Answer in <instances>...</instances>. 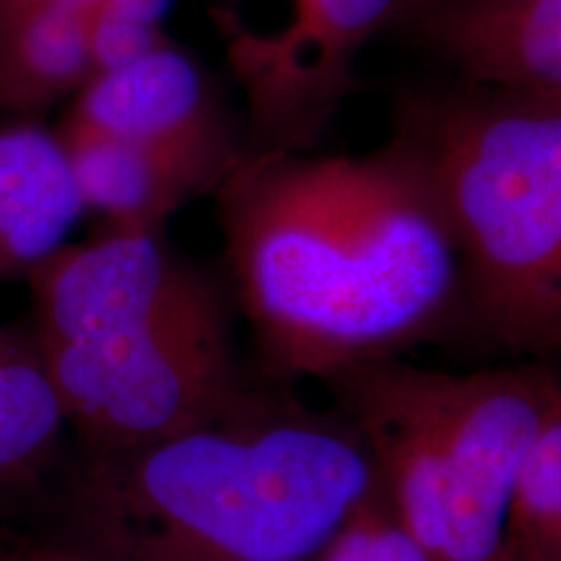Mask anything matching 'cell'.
<instances>
[{"mask_svg":"<svg viewBox=\"0 0 561 561\" xmlns=\"http://www.w3.org/2000/svg\"><path fill=\"white\" fill-rule=\"evenodd\" d=\"M214 195L237 299L278 375L385 359L458 299L450 219L403 140L362 157L244 151Z\"/></svg>","mask_w":561,"mask_h":561,"instance_id":"cell-1","label":"cell"},{"mask_svg":"<svg viewBox=\"0 0 561 561\" xmlns=\"http://www.w3.org/2000/svg\"><path fill=\"white\" fill-rule=\"evenodd\" d=\"M375 483L341 416L244 398L178 437L91 453L68 515L100 561H307Z\"/></svg>","mask_w":561,"mask_h":561,"instance_id":"cell-2","label":"cell"},{"mask_svg":"<svg viewBox=\"0 0 561 561\" xmlns=\"http://www.w3.org/2000/svg\"><path fill=\"white\" fill-rule=\"evenodd\" d=\"M328 382L430 561H507L517 476L561 398L551 369L447 371L385 356Z\"/></svg>","mask_w":561,"mask_h":561,"instance_id":"cell-3","label":"cell"},{"mask_svg":"<svg viewBox=\"0 0 561 561\" xmlns=\"http://www.w3.org/2000/svg\"><path fill=\"white\" fill-rule=\"evenodd\" d=\"M409 128L476 331L517 356L561 354V104L489 91L430 104Z\"/></svg>","mask_w":561,"mask_h":561,"instance_id":"cell-4","label":"cell"},{"mask_svg":"<svg viewBox=\"0 0 561 561\" xmlns=\"http://www.w3.org/2000/svg\"><path fill=\"white\" fill-rule=\"evenodd\" d=\"M34 343L91 453L178 437L244 401L221 291L96 339Z\"/></svg>","mask_w":561,"mask_h":561,"instance_id":"cell-5","label":"cell"},{"mask_svg":"<svg viewBox=\"0 0 561 561\" xmlns=\"http://www.w3.org/2000/svg\"><path fill=\"white\" fill-rule=\"evenodd\" d=\"M398 0H280L263 30L219 26L250 110L257 149L289 151L314 136L354 83L362 47Z\"/></svg>","mask_w":561,"mask_h":561,"instance_id":"cell-6","label":"cell"},{"mask_svg":"<svg viewBox=\"0 0 561 561\" xmlns=\"http://www.w3.org/2000/svg\"><path fill=\"white\" fill-rule=\"evenodd\" d=\"M39 343H73L170 312L216 291L164 231L110 229L62 244L26 278Z\"/></svg>","mask_w":561,"mask_h":561,"instance_id":"cell-7","label":"cell"},{"mask_svg":"<svg viewBox=\"0 0 561 561\" xmlns=\"http://www.w3.org/2000/svg\"><path fill=\"white\" fill-rule=\"evenodd\" d=\"M60 123L149 146L193 167L214 187L244 153L201 66L170 42L130 66L89 79Z\"/></svg>","mask_w":561,"mask_h":561,"instance_id":"cell-8","label":"cell"},{"mask_svg":"<svg viewBox=\"0 0 561 561\" xmlns=\"http://www.w3.org/2000/svg\"><path fill=\"white\" fill-rule=\"evenodd\" d=\"M426 32L468 81L561 104V0H442Z\"/></svg>","mask_w":561,"mask_h":561,"instance_id":"cell-9","label":"cell"},{"mask_svg":"<svg viewBox=\"0 0 561 561\" xmlns=\"http://www.w3.org/2000/svg\"><path fill=\"white\" fill-rule=\"evenodd\" d=\"M68 157L83 214H96L110 229L164 231L178 208L214 182L193 167L136 140L81 125L55 128Z\"/></svg>","mask_w":561,"mask_h":561,"instance_id":"cell-10","label":"cell"},{"mask_svg":"<svg viewBox=\"0 0 561 561\" xmlns=\"http://www.w3.org/2000/svg\"><path fill=\"white\" fill-rule=\"evenodd\" d=\"M83 216L68 157L55 130L0 128V284L30 278Z\"/></svg>","mask_w":561,"mask_h":561,"instance_id":"cell-11","label":"cell"},{"mask_svg":"<svg viewBox=\"0 0 561 561\" xmlns=\"http://www.w3.org/2000/svg\"><path fill=\"white\" fill-rule=\"evenodd\" d=\"M89 79L87 11L0 5V112L39 115Z\"/></svg>","mask_w":561,"mask_h":561,"instance_id":"cell-12","label":"cell"},{"mask_svg":"<svg viewBox=\"0 0 561 561\" xmlns=\"http://www.w3.org/2000/svg\"><path fill=\"white\" fill-rule=\"evenodd\" d=\"M68 424L32 333H13L0 354V496L45 471Z\"/></svg>","mask_w":561,"mask_h":561,"instance_id":"cell-13","label":"cell"},{"mask_svg":"<svg viewBox=\"0 0 561 561\" xmlns=\"http://www.w3.org/2000/svg\"><path fill=\"white\" fill-rule=\"evenodd\" d=\"M507 561H561V398L517 476Z\"/></svg>","mask_w":561,"mask_h":561,"instance_id":"cell-14","label":"cell"},{"mask_svg":"<svg viewBox=\"0 0 561 561\" xmlns=\"http://www.w3.org/2000/svg\"><path fill=\"white\" fill-rule=\"evenodd\" d=\"M307 561H430L380 481Z\"/></svg>","mask_w":561,"mask_h":561,"instance_id":"cell-15","label":"cell"},{"mask_svg":"<svg viewBox=\"0 0 561 561\" xmlns=\"http://www.w3.org/2000/svg\"><path fill=\"white\" fill-rule=\"evenodd\" d=\"M87 42L91 60V79L112 73L146 55L164 47L167 39L159 24L138 21L110 9L87 11Z\"/></svg>","mask_w":561,"mask_h":561,"instance_id":"cell-16","label":"cell"},{"mask_svg":"<svg viewBox=\"0 0 561 561\" xmlns=\"http://www.w3.org/2000/svg\"><path fill=\"white\" fill-rule=\"evenodd\" d=\"M170 5L172 0H107L104 9L138 21H149V24H159Z\"/></svg>","mask_w":561,"mask_h":561,"instance_id":"cell-17","label":"cell"},{"mask_svg":"<svg viewBox=\"0 0 561 561\" xmlns=\"http://www.w3.org/2000/svg\"><path fill=\"white\" fill-rule=\"evenodd\" d=\"M107 0H0V5H55V9L91 11L100 9Z\"/></svg>","mask_w":561,"mask_h":561,"instance_id":"cell-18","label":"cell"},{"mask_svg":"<svg viewBox=\"0 0 561 561\" xmlns=\"http://www.w3.org/2000/svg\"><path fill=\"white\" fill-rule=\"evenodd\" d=\"M26 561H100L94 553H89L81 546H68V549H55V551H42L37 557L26 559Z\"/></svg>","mask_w":561,"mask_h":561,"instance_id":"cell-19","label":"cell"},{"mask_svg":"<svg viewBox=\"0 0 561 561\" xmlns=\"http://www.w3.org/2000/svg\"><path fill=\"white\" fill-rule=\"evenodd\" d=\"M11 335H13V331H5V328H0V354H3L5 346L11 343Z\"/></svg>","mask_w":561,"mask_h":561,"instance_id":"cell-20","label":"cell"}]
</instances>
